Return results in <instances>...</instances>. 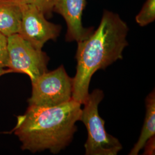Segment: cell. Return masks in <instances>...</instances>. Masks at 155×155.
<instances>
[{
  "label": "cell",
  "mask_w": 155,
  "mask_h": 155,
  "mask_svg": "<svg viewBox=\"0 0 155 155\" xmlns=\"http://www.w3.org/2000/svg\"><path fill=\"white\" fill-rule=\"evenodd\" d=\"M128 32L127 24L118 14L105 9L98 28L78 42L73 100L83 104L89 95L90 83L95 72L122 59L123 51L128 45Z\"/></svg>",
  "instance_id": "cell-1"
},
{
  "label": "cell",
  "mask_w": 155,
  "mask_h": 155,
  "mask_svg": "<svg viewBox=\"0 0 155 155\" xmlns=\"http://www.w3.org/2000/svg\"><path fill=\"white\" fill-rule=\"evenodd\" d=\"M81 104L71 99L54 107L29 106L26 112L17 117L15 134L22 150L32 153L49 150L57 154L72 141L81 121Z\"/></svg>",
  "instance_id": "cell-2"
},
{
  "label": "cell",
  "mask_w": 155,
  "mask_h": 155,
  "mask_svg": "<svg viewBox=\"0 0 155 155\" xmlns=\"http://www.w3.org/2000/svg\"><path fill=\"white\" fill-rule=\"evenodd\" d=\"M104 97L102 90L95 89L83 103L81 121L87 130L84 144L86 155H117L122 149L118 139L107 133L105 121L100 117L98 106Z\"/></svg>",
  "instance_id": "cell-3"
},
{
  "label": "cell",
  "mask_w": 155,
  "mask_h": 155,
  "mask_svg": "<svg viewBox=\"0 0 155 155\" xmlns=\"http://www.w3.org/2000/svg\"><path fill=\"white\" fill-rule=\"evenodd\" d=\"M32 86L29 106L54 107L72 98L74 79L68 76L63 65L39 76L32 82Z\"/></svg>",
  "instance_id": "cell-4"
},
{
  "label": "cell",
  "mask_w": 155,
  "mask_h": 155,
  "mask_svg": "<svg viewBox=\"0 0 155 155\" xmlns=\"http://www.w3.org/2000/svg\"><path fill=\"white\" fill-rule=\"evenodd\" d=\"M8 63L12 72L27 75L31 82L48 71L49 58L42 50H38L16 33L8 37Z\"/></svg>",
  "instance_id": "cell-5"
},
{
  "label": "cell",
  "mask_w": 155,
  "mask_h": 155,
  "mask_svg": "<svg viewBox=\"0 0 155 155\" xmlns=\"http://www.w3.org/2000/svg\"><path fill=\"white\" fill-rule=\"evenodd\" d=\"M21 19L18 34L34 47L42 50L49 40H55L61 32V26L48 21L45 14L36 6L20 5Z\"/></svg>",
  "instance_id": "cell-6"
},
{
  "label": "cell",
  "mask_w": 155,
  "mask_h": 155,
  "mask_svg": "<svg viewBox=\"0 0 155 155\" xmlns=\"http://www.w3.org/2000/svg\"><path fill=\"white\" fill-rule=\"evenodd\" d=\"M86 0H54V12L63 17L67 25V42H79L87 38L94 28H86L82 24V15Z\"/></svg>",
  "instance_id": "cell-7"
},
{
  "label": "cell",
  "mask_w": 155,
  "mask_h": 155,
  "mask_svg": "<svg viewBox=\"0 0 155 155\" xmlns=\"http://www.w3.org/2000/svg\"><path fill=\"white\" fill-rule=\"evenodd\" d=\"M21 19L20 6L0 0V33L7 37L18 33Z\"/></svg>",
  "instance_id": "cell-8"
},
{
  "label": "cell",
  "mask_w": 155,
  "mask_h": 155,
  "mask_svg": "<svg viewBox=\"0 0 155 155\" xmlns=\"http://www.w3.org/2000/svg\"><path fill=\"white\" fill-rule=\"evenodd\" d=\"M146 114L141 132L138 141L130 151L129 155H137L143 149L144 145L152 136H155V89L148 95L145 99Z\"/></svg>",
  "instance_id": "cell-9"
},
{
  "label": "cell",
  "mask_w": 155,
  "mask_h": 155,
  "mask_svg": "<svg viewBox=\"0 0 155 155\" xmlns=\"http://www.w3.org/2000/svg\"><path fill=\"white\" fill-rule=\"evenodd\" d=\"M155 20V0H146L136 16V22L140 27H145L153 22Z\"/></svg>",
  "instance_id": "cell-10"
},
{
  "label": "cell",
  "mask_w": 155,
  "mask_h": 155,
  "mask_svg": "<svg viewBox=\"0 0 155 155\" xmlns=\"http://www.w3.org/2000/svg\"><path fill=\"white\" fill-rule=\"evenodd\" d=\"M18 5H30L36 6L45 16H50L54 12V0H5Z\"/></svg>",
  "instance_id": "cell-11"
},
{
  "label": "cell",
  "mask_w": 155,
  "mask_h": 155,
  "mask_svg": "<svg viewBox=\"0 0 155 155\" xmlns=\"http://www.w3.org/2000/svg\"><path fill=\"white\" fill-rule=\"evenodd\" d=\"M8 63V37L0 33V67H7Z\"/></svg>",
  "instance_id": "cell-12"
},
{
  "label": "cell",
  "mask_w": 155,
  "mask_h": 155,
  "mask_svg": "<svg viewBox=\"0 0 155 155\" xmlns=\"http://www.w3.org/2000/svg\"><path fill=\"white\" fill-rule=\"evenodd\" d=\"M144 155H154L155 154V136L147 140L144 145Z\"/></svg>",
  "instance_id": "cell-13"
},
{
  "label": "cell",
  "mask_w": 155,
  "mask_h": 155,
  "mask_svg": "<svg viewBox=\"0 0 155 155\" xmlns=\"http://www.w3.org/2000/svg\"><path fill=\"white\" fill-rule=\"evenodd\" d=\"M10 72H12L9 69L5 70L4 67H0V77L2 76V75H4V74H8V73H10Z\"/></svg>",
  "instance_id": "cell-14"
}]
</instances>
